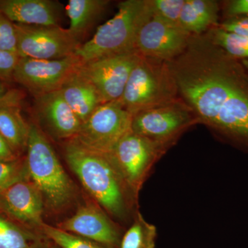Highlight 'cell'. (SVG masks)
Segmentation results:
<instances>
[{"mask_svg":"<svg viewBox=\"0 0 248 248\" xmlns=\"http://www.w3.org/2000/svg\"><path fill=\"white\" fill-rule=\"evenodd\" d=\"M169 63L179 97L222 141L248 153V72L205 35Z\"/></svg>","mask_w":248,"mask_h":248,"instance_id":"obj_1","label":"cell"},{"mask_svg":"<svg viewBox=\"0 0 248 248\" xmlns=\"http://www.w3.org/2000/svg\"><path fill=\"white\" fill-rule=\"evenodd\" d=\"M68 166L94 202L112 218L128 221L138 205L108 154L91 151L74 139L64 145Z\"/></svg>","mask_w":248,"mask_h":248,"instance_id":"obj_2","label":"cell"},{"mask_svg":"<svg viewBox=\"0 0 248 248\" xmlns=\"http://www.w3.org/2000/svg\"><path fill=\"white\" fill-rule=\"evenodd\" d=\"M153 16V0H125L113 17L101 25L76 53L83 63L137 51L142 27Z\"/></svg>","mask_w":248,"mask_h":248,"instance_id":"obj_3","label":"cell"},{"mask_svg":"<svg viewBox=\"0 0 248 248\" xmlns=\"http://www.w3.org/2000/svg\"><path fill=\"white\" fill-rule=\"evenodd\" d=\"M26 163L29 179L43 197L45 206L60 211L72 203L76 190L53 147L40 127L30 124Z\"/></svg>","mask_w":248,"mask_h":248,"instance_id":"obj_4","label":"cell"},{"mask_svg":"<svg viewBox=\"0 0 248 248\" xmlns=\"http://www.w3.org/2000/svg\"><path fill=\"white\" fill-rule=\"evenodd\" d=\"M179 97L169 63L142 56L118 102L133 117L141 111L176 102Z\"/></svg>","mask_w":248,"mask_h":248,"instance_id":"obj_5","label":"cell"},{"mask_svg":"<svg viewBox=\"0 0 248 248\" xmlns=\"http://www.w3.org/2000/svg\"><path fill=\"white\" fill-rule=\"evenodd\" d=\"M169 147L130 132L108 153L132 195L138 200L153 166Z\"/></svg>","mask_w":248,"mask_h":248,"instance_id":"obj_6","label":"cell"},{"mask_svg":"<svg viewBox=\"0 0 248 248\" xmlns=\"http://www.w3.org/2000/svg\"><path fill=\"white\" fill-rule=\"evenodd\" d=\"M133 115L118 101L104 103L96 109L73 138L81 146L108 154L132 131Z\"/></svg>","mask_w":248,"mask_h":248,"instance_id":"obj_7","label":"cell"},{"mask_svg":"<svg viewBox=\"0 0 248 248\" xmlns=\"http://www.w3.org/2000/svg\"><path fill=\"white\" fill-rule=\"evenodd\" d=\"M199 123L192 110L179 99L176 102L141 111L133 117V133L170 147L194 124Z\"/></svg>","mask_w":248,"mask_h":248,"instance_id":"obj_8","label":"cell"},{"mask_svg":"<svg viewBox=\"0 0 248 248\" xmlns=\"http://www.w3.org/2000/svg\"><path fill=\"white\" fill-rule=\"evenodd\" d=\"M15 26L21 58L60 60L76 55L82 45L68 29L61 26Z\"/></svg>","mask_w":248,"mask_h":248,"instance_id":"obj_9","label":"cell"},{"mask_svg":"<svg viewBox=\"0 0 248 248\" xmlns=\"http://www.w3.org/2000/svg\"><path fill=\"white\" fill-rule=\"evenodd\" d=\"M82 65L83 62L76 54L60 60L21 58L14 78L37 97L61 90L79 72Z\"/></svg>","mask_w":248,"mask_h":248,"instance_id":"obj_10","label":"cell"},{"mask_svg":"<svg viewBox=\"0 0 248 248\" xmlns=\"http://www.w3.org/2000/svg\"><path fill=\"white\" fill-rule=\"evenodd\" d=\"M138 53L124 54L83 63L78 75L95 88L103 102L120 100L133 68L141 60Z\"/></svg>","mask_w":248,"mask_h":248,"instance_id":"obj_11","label":"cell"},{"mask_svg":"<svg viewBox=\"0 0 248 248\" xmlns=\"http://www.w3.org/2000/svg\"><path fill=\"white\" fill-rule=\"evenodd\" d=\"M191 36L179 26L153 16L139 32L137 51L145 58L170 62L185 50Z\"/></svg>","mask_w":248,"mask_h":248,"instance_id":"obj_12","label":"cell"},{"mask_svg":"<svg viewBox=\"0 0 248 248\" xmlns=\"http://www.w3.org/2000/svg\"><path fill=\"white\" fill-rule=\"evenodd\" d=\"M57 228L109 248H120L123 231L98 204L81 205Z\"/></svg>","mask_w":248,"mask_h":248,"instance_id":"obj_13","label":"cell"},{"mask_svg":"<svg viewBox=\"0 0 248 248\" xmlns=\"http://www.w3.org/2000/svg\"><path fill=\"white\" fill-rule=\"evenodd\" d=\"M45 202L37 187L30 179L10 186L0 193V210L39 232L43 221Z\"/></svg>","mask_w":248,"mask_h":248,"instance_id":"obj_14","label":"cell"},{"mask_svg":"<svg viewBox=\"0 0 248 248\" xmlns=\"http://www.w3.org/2000/svg\"><path fill=\"white\" fill-rule=\"evenodd\" d=\"M36 110L52 135L61 140L76 138L82 125L81 121L63 99L61 90L36 97Z\"/></svg>","mask_w":248,"mask_h":248,"instance_id":"obj_15","label":"cell"},{"mask_svg":"<svg viewBox=\"0 0 248 248\" xmlns=\"http://www.w3.org/2000/svg\"><path fill=\"white\" fill-rule=\"evenodd\" d=\"M0 13L11 22L31 26H61L62 7L52 0H6Z\"/></svg>","mask_w":248,"mask_h":248,"instance_id":"obj_16","label":"cell"},{"mask_svg":"<svg viewBox=\"0 0 248 248\" xmlns=\"http://www.w3.org/2000/svg\"><path fill=\"white\" fill-rule=\"evenodd\" d=\"M219 4L215 0H185L179 26L191 35H202L217 27Z\"/></svg>","mask_w":248,"mask_h":248,"instance_id":"obj_17","label":"cell"},{"mask_svg":"<svg viewBox=\"0 0 248 248\" xmlns=\"http://www.w3.org/2000/svg\"><path fill=\"white\" fill-rule=\"evenodd\" d=\"M62 96L82 124L104 104L95 88L77 73L61 89Z\"/></svg>","mask_w":248,"mask_h":248,"instance_id":"obj_18","label":"cell"},{"mask_svg":"<svg viewBox=\"0 0 248 248\" xmlns=\"http://www.w3.org/2000/svg\"><path fill=\"white\" fill-rule=\"evenodd\" d=\"M108 0H69L66 6L68 30L81 43L85 35L105 12Z\"/></svg>","mask_w":248,"mask_h":248,"instance_id":"obj_19","label":"cell"},{"mask_svg":"<svg viewBox=\"0 0 248 248\" xmlns=\"http://www.w3.org/2000/svg\"><path fill=\"white\" fill-rule=\"evenodd\" d=\"M30 125L23 119L20 110L14 104L0 107V134L15 153L27 150Z\"/></svg>","mask_w":248,"mask_h":248,"instance_id":"obj_20","label":"cell"},{"mask_svg":"<svg viewBox=\"0 0 248 248\" xmlns=\"http://www.w3.org/2000/svg\"><path fill=\"white\" fill-rule=\"evenodd\" d=\"M51 242L39 232L0 217V248H46Z\"/></svg>","mask_w":248,"mask_h":248,"instance_id":"obj_21","label":"cell"},{"mask_svg":"<svg viewBox=\"0 0 248 248\" xmlns=\"http://www.w3.org/2000/svg\"><path fill=\"white\" fill-rule=\"evenodd\" d=\"M156 236V226L148 223L138 210L131 226L124 233L120 248H155Z\"/></svg>","mask_w":248,"mask_h":248,"instance_id":"obj_22","label":"cell"},{"mask_svg":"<svg viewBox=\"0 0 248 248\" xmlns=\"http://www.w3.org/2000/svg\"><path fill=\"white\" fill-rule=\"evenodd\" d=\"M209 40L236 60L248 59V37L223 30L219 26L205 33Z\"/></svg>","mask_w":248,"mask_h":248,"instance_id":"obj_23","label":"cell"},{"mask_svg":"<svg viewBox=\"0 0 248 248\" xmlns=\"http://www.w3.org/2000/svg\"><path fill=\"white\" fill-rule=\"evenodd\" d=\"M38 231L50 242L60 248H109L91 240L62 231L56 226H50L46 223L40 226Z\"/></svg>","mask_w":248,"mask_h":248,"instance_id":"obj_24","label":"cell"},{"mask_svg":"<svg viewBox=\"0 0 248 248\" xmlns=\"http://www.w3.org/2000/svg\"><path fill=\"white\" fill-rule=\"evenodd\" d=\"M29 179L25 159L0 161V193L16 183Z\"/></svg>","mask_w":248,"mask_h":248,"instance_id":"obj_25","label":"cell"},{"mask_svg":"<svg viewBox=\"0 0 248 248\" xmlns=\"http://www.w3.org/2000/svg\"><path fill=\"white\" fill-rule=\"evenodd\" d=\"M185 0H153V16L164 22L179 26Z\"/></svg>","mask_w":248,"mask_h":248,"instance_id":"obj_26","label":"cell"},{"mask_svg":"<svg viewBox=\"0 0 248 248\" xmlns=\"http://www.w3.org/2000/svg\"><path fill=\"white\" fill-rule=\"evenodd\" d=\"M0 50L17 53V35L14 23L0 13Z\"/></svg>","mask_w":248,"mask_h":248,"instance_id":"obj_27","label":"cell"},{"mask_svg":"<svg viewBox=\"0 0 248 248\" xmlns=\"http://www.w3.org/2000/svg\"><path fill=\"white\" fill-rule=\"evenodd\" d=\"M20 58L17 53L0 50V77L14 76Z\"/></svg>","mask_w":248,"mask_h":248,"instance_id":"obj_28","label":"cell"},{"mask_svg":"<svg viewBox=\"0 0 248 248\" xmlns=\"http://www.w3.org/2000/svg\"><path fill=\"white\" fill-rule=\"evenodd\" d=\"M223 30L248 37V17H232L219 26Z\"/></svg>","mask_w":248,"mask_h":248,"instance_id":"obj_29","label":"cell"},{"mask_svg":"<svg viewBox=\"0 0 248 248\" xmlns=\"http://www.w3.org/2000/svg\"><path fill=\"white\" fill-rule=\"evenodd\" d=\"M226 13L232 17L248 15V0H232L227 4Z\"/></svg>","mask_w":248,"mask_h":248,"instance_id":"obj_30","label":"cell"},{"mask_svg":"<svg viewBox=\"0 0 248 248\" xmlns=\"http://www.w3.org/2000/svg\"><path fill=\"white\" fill-rule=\"evenodd\" d=\"M17 159L16 153L0 134V161H11Z\"/></svg>","mask_w":248,"mask_h":248,"instance_id":"obj_31","label":"cell"},{"mask_svg":"<svg viewBox=\"0 0 248 248\" xmlns=\"http://www.w3.org/2000/svg\"><path fill=\"white\" fill-rule=\"evenodd\" d=\"M7 96L8 93L6 88L4 87V85L0 83V107L7 105V104H13L11 103V99H9L11 97H7Z\"/></svg>","mask_w":248,"mask_h":248,"instance_id":"obj_32","label":"cell"},{"mask_svg":"<svg viewBox=\"0 0 248 248\" xmlns=\"http://www.w3.org/2000/svg\"><path fill=\"white\" fill-rule=\"evenodd\" d=\"M241 62L244 68H246V71L248 72V59L241 60Z\"/></svg>","mask_w":248,"mask_h":248,"instance_id":"obj_33","label":"cell"},{"mask_svg":"<svg viewBox=\"0 0 248 248\" xmlns=\"http://www.w3.org/2000/svg\"><path fill=\"white\" fill-rule=\"evenodd\" d=\"M46 248H60V247H58V246H56V245H55L53 244V243L51 242V244H50V246H48Z\"/></svg>","mask_w":248,"mask_h":248,"instance_id":"obj_34","label":"cell"}]
</instances>
